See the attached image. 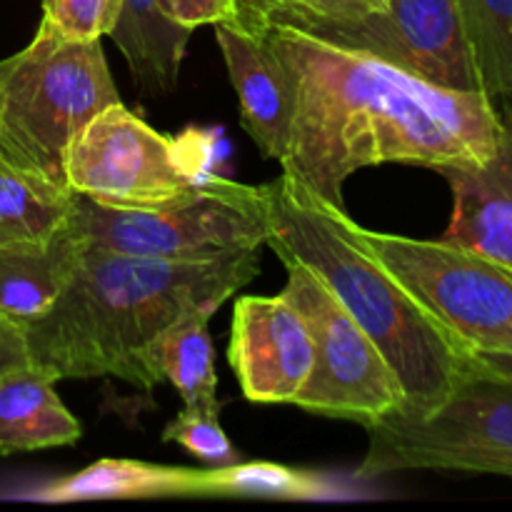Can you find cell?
I'll return each mask as SVG.
<instances>
[{
    "label": "cell",
    "mask_w": 512,
    "mask_h": 512,
    "mask_svg": "<svg viewBox=\"0 0 512 512\" xmlns=\"http://www.w3.org/2000/svg\"><path fill=\"white\" fill-rule=\"evenodd\" d=\"M280 60L293 90L283 175L343 203L353 173L385 163L473 168L495 153L503 118L485 93L450 90L393 63L285 25L253 30Z\"/></svg>",
    "instance_id": "cell-1"
},
{
    "label": "cell",
    "mask_w": 512,
    "mask_h": 512,
    "mask_svg": "<svg viewBox=\"0 0 512 512\" xmlns=\"http://www.w3.org/2000/svg\"><path fill=\"white\" fill-rule=\"evenodd\" d=\"M260 273V250L220 258H148L85 245L53 308L25 328L30 365L55 380L160 383L150 350L185 313H218Z\"/></svg>",
    "instance_id": "cell-2"
},
{
    "label": "cell",
    "mask_w": 512,
    "mask_h": 512,
    "mask_svg": "<svg viewBox=\"0 0 512 512\" xmlns=\"http://www.w3.org/2000/svg\"><path fill=\"white\" fill-rule=\"evenodd\" d=\"M270 235L265 248L318 275L370 335L405 395V413L423 415L443 403L473 370V350L460 343L363 243L358 223L340 205L318 198L298 180L265 183Z\"/></svg>",
    "instance_id": "cell-3"
},
{
    "label": "cell",
    "mask_w": 512,
    "mask_h": 512,
    "mask_svg": "<svg viewBox=\"0 0 512 512\" xmlns=\"http://www.w3.org/2000/svg\"><path fill=\"white\" fill-rule=\"evenodd\" d=\"M113 103L120 95L100 40L40 20L33 40L0 60V160L65 185L70 143Z\"/></svg>",
    "instance_id": "cell-4"
},
{
    "label": "cell",
    "mask_w": 512,
    "mask_h": 512,
    "mask_svg": "<svg viewBox=\"0 0 512 512\" xmlns=\"http://www.w3.org/2000/svg\"><path fill=\"white\" fill-rule=\"evenodd\" d=\"M368 430L355 480L408 470L512 478V380L473 370L430 413H390Z\"/></svg>",
    "instance_id": "cell-5"
},
{
    "label": "cell",
    "mask_w": 512,
    "mask_h": 512,
    "mask_svg": "<svg viewBox=\"0 0 512 512\" xmlns=\"http://www.w3.org/2000/svg\"><path fill=\"white\" fill-rule=\"evenodd\" d=\"M73 225L85 243L148 258H220L265 248V185L203 175L190 193L150 210L105 208L75 195Z\"/></svg>",
    "instance_id": "cell-6"
},
{
    "label": "cell",
    "mask_w": 512,
    "mask_h": 512,
    "mask_svg": "<svg viewBox=\"0 0 512 512\" xmlns=\"http://www.w3.org/2000/svg\"><path fill=\"white\" fill-rule=\"evenodd\" d=\"M375 258L473 353L512 350V265L448 240L375 233L358 225Z\"/></svg>",
    "instance_id": "cell-7"
},
{
    "label": "cell",
    "mask_w": 512,
    "mask_h": 512,
    "mask_svg": "<svg viewBox=\"0 0 512 512\" xmlns=\"http://www.w3.org/2000/svg\"><path fill=\"white\" fill-rule=\"evenodd\" d=\"M203 175L185 140L150 128L123 100L100 110L65 155V185L105 208H160L190 193Z\"/></svg>",
    "instance_id": "cell-8"
},
{
    "label": "cell",
    "mask_w": 512,
    "mask_h": 512,
    "mask_svg": "<svg viewBox=\"0 0 512 512\" xmlns=\"http://www.w3.org/2000/svg\"><path fill=\"white\" fill-rule=\"evenodd\" d=\"M285 268L283 293L305 315L315 343L313 373L293 405L323 418L353 420L363 428L403 410L398 375L358 320L318 275L298 263H285Z\"/></svg>",
    "instance_id": "cell-9"
},
{
    "label": "cell",
    "mask_w": 512,
    "mask_h": 512,
    "mask_svg": "<svg viewBox=\"0 0 512 512\" xmlns=\"http://www.w3.org/2000/svg\"><path fill=\"white\" fill-rule=\"evenodd\" d=\"M285 28L375 55L443 88L485 93L458 0H385L358 18H305Z\"/></svg>",
    "instance_id": "cell-10"
},
{
    "label": "cell",
    "mask_w": 512,
    "mask_h": 512,
    "mask_svg": "<svg viewBox=\"0 0 512 512\" xmlns=\"http://www.w3.org/2000/svg\"><path fill=\"white\" fill-rule=\"evenodd\" d=\"M228 363L250 403H290L315 363L313 333L285 293L240 295L230 323Z\"/></svg>",
    "instance_id": "cell-11"
},
{
    "label": "cell",
    "mask_w": 512,
    "mask_h": 512,
    "mask_svg": "<svg viewBox=\"0 0 512 512\" xmlns=\"http://www.w3.org/2000/svg\"><path fill=\"white\" fill-rule=\"evenodd\" d=\"M228 78L240 100V125L260 153L283 160L293 125V90L280 60L263 35L235 23L215 25Z\"/></svg>",
    "instance_id": "cell-12"
},
{
    "label": "cell",
    "mask_w": 512,
    "mask_h": 512,
    "mask_svg": "<svg viewBox=\"0 0 512 512\" xmlns=\"http://www.w3.org/2000/svg\"><path fill=\"white\" fill-rule=\"evenodd\" d=\"M503 105L495 153L483 165L440 170L453 193L443 240L512 265V103Z\"/></svg>",
    "instance_id": "cell-13"
},
{
    "label": "cell",
    "mask_w": 512,
    "mask_h": 512,
    "mask_svg": "<svg viewBox=\"0 0 512 512\" xmlns=\"http://www.w3.org/2000/svg\"><path fill=\"white\" fill-rule=\"evenodd\" d=\"M85 245L73 215L43 243L0 245V313L23 330L38 323L73 280Z\"/></svg>",
    "instance_id": "cell-14"
},
{
    "label": "cell",
    "mask_w": 512,
    "mask_h": 512,
    "mask_svg": "<svg viewBox=\"0 0 512 512\" xmlns=\"http://www.w3.org/2000/svg\"><path fill=\"white\" fill-rule=\"evenodd\" d=\"M35 503H85V500H160L205 498V468L105 458L78 473L38 485L23 495Z\"/></svg>",
    "instance_id": "cell-15"
},
{
    "label": "cell",
    "mask_w": 512,
    "mask_h": 512,
    "mask_svg": "<svg viewBox=\"0 0 512 512\" xmlns=\"http://www.w3.org/2000/svg\"><path fill=\"white\" fill-rule=\"evenodd\" d=\"M55 383L35 365L0 378V455L65 448L83 438V425L65 408Z\"/></svg>",
    "instance_id": "cell-16"
},
{
    "label": "cell",
    "mask_w": 512,
    "mask_h": 512,
    "mask_svg": "<svg viewBox=\"0 0 512 512\" xmlns=\"http://www.w3.org/2000/svg\"><path fill=\"white\" fill-rule=\"evenodd\" d=\"M190 35L193 30L173 23L158 0H123V13L110 38L128 63L135 90L143 98H158L178 88Z\"/></svg>",
    "instance_id": "cell-17"
},
{
    "label": "cell",
    "mask_w": 512,
    "mask_h": 512,
    "mask_svg": "<svg viewBox=\"0 0 512 512\" xmlns=\"http://www.w3.org/2000/svg\"><path fill=\"white\" fill-rule=\"evenodd\" d=\"M215 310L198 308L175 320L150 350V360L160 383L168 380L190 408H213L218 403V370L210 338Z\"/></svg>",
    "instance_id": "cell-18"
},
{
    "label": "cell",
    "mask_w": 512,
    "mask_h": 512,
    "mask_svg": "<svg viewBox=\"0 0 512 512\" xmlns=\"http://www.w3.org/2000/svg\"><path fill=\"white\" fill-rule=\"evenodd\" d=\"M75 193L0 160V245L43 243L70 220Z\"/></svg>",
    "instance_id": "cell-19"
},
{
    "label": "cell",
    "mask_w": 512,
    "mask_h": 512,
    "mask_svg": "<svg viewBox=\"0 0 512 512\" xmlns=\"http://www.w3.org/2000/svg\"><path fill=\"white\" fill-rule=\"evenodd\" d=\"M333 495V485L310 470L283 463L218 465L205 468V498H258V500H315Z\"/></svg>",
    "instance_id": "cell-20"
},
{
    "label": "cell",
    "mask_w": 512,
    "mask_h": 512,
    "mask_svg": "<svg viewBox=\"0 0 512 512\" xmlns=\"http://www.w3.org/2000/svg\"><path fill=\"white\" fill-rule=\"evenodd\" d=\"M485 93L512 103V0H458Z\"/></svg>",
    "instance_id": "cell-21"
},
{
    "label": "cell",
    "mask_w": 512,
    "mask_h": 512,
    "mask_svg": "<svg viewBox=\"0 0 512 512\" xmlns=\"http://www.w3.org/2000/svg\"><path fill=\"white\" fill-rule=\"evenodd\" d=\"M235 3H238L235 25L253 33L263 25H288L305 18H358L375 8H383L385 0H235Z\"/></svg>",
    "instance_id": "cell-22"
},
{
    "label": "cell",
    "mask_w": 512,
    "mask_h": 512,
    "mask_svg": "<svg viewBox=\"0 0 512 512\" xmlns=\"http://www.w3.org/2000/svg\"><path fill=\"white\" fill-rule=\"evenodd\" d=\"M165 443H175L188 450L205 465H233L238 463L240 453L220 425V410L213 408H190L183 405L178 415L165 425Z\"/></svg>",
    "instance_id": "cell-23"
},
{
    "label": "cell",
    "mask_w": 512,
    "mask_h": 512,
    "mask_svg": "<svg viewBox=\"0 0 512 512\" xmlns=\"http://www.w3.org/2000/svg\"><path fill=\"white\" fill-rule=\"evenodd\" d=\"M123 0H43V20L75 40H103L118 25Z\"/></svg>",
    "instance_id": "cell-24"
},
{
    "label": "cell",
    "mask_w": 512,
    "mask_h": 512,
    "mask_svg": "<svg viewBox=\"0 0 512 512\" xmlns=\"http://www.w3.org/2000/svg\"><path fill=\"white\" fill-rule=\"evenodd\" d=\"M160 10L173 23L193 30L200 25L235 23L238 20V3L235 0H158Z\"/></svg>",
    "instance_id": "cell-25"
},
{
    "label": "cell",
    "mask_w": 512,
    "mask_h": 512,
    "mask_svg": "<svg viewBox=\"0 0 512 512\" xmlns=\"http://www.w3.org/2000/svg\"><path fill=\"white\" fill-rule=\"evenodd\" d=\"M30 365V350L25 330L0 313V378Z\"/></svg>",
    "instance_id": "cell-26"
},
{
    "label": "cell",
    "mask_w": 512,
    "mask_h": 512,
    "mask_svg": "<svg viewBox=\"0 0 512 512\" xmlns=\"http://www.w3.org/2000/svg\"><path fill=\"white\" fill-rule=\"evenodd\" d=\"M473 363L488 373L503 375L512 380V350H488V353H473Z\"/></svg>",
    "instance_id": "cell-27"
}]
</instances>
